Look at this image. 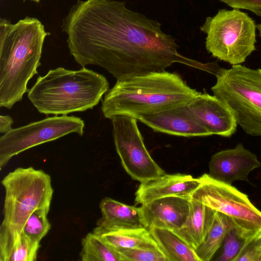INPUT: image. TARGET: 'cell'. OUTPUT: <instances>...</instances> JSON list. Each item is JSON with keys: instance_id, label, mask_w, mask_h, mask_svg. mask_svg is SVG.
Returning <instances> with one entry per match:
<instances>
[{"instance_id": "obj_1", "label": "cell", "mask_w": 261, "mask_h": 261, "mask_svg": "<svg viewBox=\"0 0 261 261\" xmlns=\"http://www.w3.org/2000/svg\"><path fill=\"white\" fill-rule=\"evenodd\" d=\"M62 29L79 64L98 65L117 81L164 71L175 63L207 69V64L180 54L159 21L128 9L124 2L78 0Z\"/></svg>"}, {"instance_id": "obj_2", "label": "cell", "mask_w": 261, "mask_h": 261, "mask_svg": "<svg viewBox=\"0 0 261 261\" xmlns=\"http://www.w3.org/2000/svg\"><path fill=\"white\" fill-rule=\"evenodd\" d=\"M200 92L175 72H152L117 81L106 93L101 111L111 119L125 115L139 120L165 110L188 104Z\"/></svg>"}, {"instance_id": "obj_3", "label": "cell", "mask_w": 261, "mask_h": 261, "mask_svg": "<svg viewBox=\"0 0 261 261\" xmlns=\"http://www.w3.org/2000/svg\"><path fill=\"white\" fill-rule=\"evenodd\" d=\"M49 35L36 18L15 23L0 19V107L11 109L28 91L29 80L38 73L42 47Z\"/></svg>"}, {"instance_id": "obj_4", "label": "cell", "mask_w": 261, "mask_h": 261, "mask_svg": "<svg viewBox=\"0 0 261 261\" xmlns=\"http://www.w3.org/2000/svg\"><path fill=\"white\" fill-rule=\"evenodd\" d=\"M109 90L106 77L92 70L58 67L39 76L28 97L40 113L67 115L93 109Z\"/></svg>"}, {"instance_id": "obj_5", "label": "cell", "mask_w": 261, "mask_h": 261, "mask_svg": "<svg viewBox=\"0 0 261 261\" xmlns=\"http://www.w3.org/2000/svg\"><path fill=\"white\" fill-rule=\"evenodd\" d=\"M1 183L5 196L0 226V261H6L30 215L39 208L50 210L54 190L50 175L32 167L15 169Z\"/></svg>"}, {"instance_id": "obj_6", "label": "cell", "mask_w": 261, "mask_h": 261, "mask_svg": "<svg viewBox=\"0 0 261 261\" xmlns=\"http://www.w3.org/2000/svg\"><path fill=\"white\" fill-rule=\"evenodd\" d=\"M213 95L227 105L248 135L261 137V69L242 64L219 68Z\"/></svg>"}, {"instance_id": "obj_7", "label": "cell", "mask_w": 261, "mask_h": 261, "mask_svg": "<svg viewBox=\"0 0 261 261\" xmlns=\"http://www.w3.org/2000/svg\"><path fill=\"white\" fill-rule=\"evenodd\" d=\"M255 21L239 9H219L206 17L200 30L206 34L205 48L213 57L232 66L242 64L256 50Z\"/></svg>"}, {"instance_id": "obj_8", "label": "cell", "mask_w": 261, "mask_h": 261, "mask_svg": "<svg viewBox=\"0 0 261 261\" xmlns=\"http://www.w3.org/2000/svg\"><path fill=\"white\" fill-rule=\"evenodd\" d=\"M198 178L200 185L191 198L226 216L244 240L245 248L261 236V211L246 194L232 185L214 179L208 174Z\"/></svg>"}, {"instance_id": "obj_9", "label": "cell", "mask_w": 261, "mask_h": 261, "mask_svg": "<svg viewBox=\"0 0 261 261\" xmlns=\"http://www.w3.org/2000/svg\"><path fill=\"white\" fill-rule=\"evenodd\" d=\"M84 126L79 117L55 115L11 129L0 138L1 170L13 156L32 147L71 133L83 136Z\"/></svg>"}, {"instance_id": "obj_10", "label": "cell", "mask_w": 261, "mask_h": 261, "mask_svg": "<svg viewBox=\"0 0 261 261\" xmlns=\"http://www.w3.org/2000/svg\"><path fill=\"white\" fill-rule=\"evenodd\" d=\"M116 151L126 173L140 183L166 173L148 151L137 125V119L117 115L111 119Z\"/></svg>"}, {"instance_id": "obj_11", "label": "cell", "mask_w": 261, "mask_h": 261, "mask_svg": "<svg viewBox=\"0 0 261 261\" xmlns=\"http://www.w3.org/2000/svg\"><path fill=\"white\" fill-rule=\"evenodd\" d=\"M260 166L257 156L240 143L233 148L221 150L212 155L208 175L229 185L236 181L249 182L250 173Z\"/></svg>"}, {"instance_id": "obj_12", "label": "cell", "mask_w": 261, "mask_h": 261, "mask_svg": "<svg viewBox=\"0 0 261 261\" xmlns=\"http://www.w3.org/2000/svg\"><path fill=\"white\" fill-rule=\"evenodd\" d=\"M187 106L212 135L230 137L236 133L238 125L233 113L214 95L200 93Z\"/></svg>"}, {"instance_id": "obj_13", "label": "cell", "mask_w": 261, "mask_h": 261, "mask_svg": "<svg viewBox=\"0 0 261 261\" xmlns=\"http://www.w3.org/2000/svg\"><path fill=\"white\" fill-rule=\"evenodd\" d=\"M139 120L155 132L169 135L186 137L212 135L191 112L187 104L172 107Z\"/></svg>"}, {"instance_id": "obj_14", "label": "cell", "mask_w": 261, "mask_h": 261, "mask_svg": "<svg viewBox=\"0 0 261 261\" xmlns=\"http://www.w3.org/2000/svg\"><path fill=\"white\" fill-rule=\"evenodd\" d=\"M200 183L199 178L191 175L165 173L141 183L135 193V202L136 204L142 205L166 197L191 198Z\"/></svg>"}, {"instance_id": "obj_15", "label": "cell", "mask_w": 261, "mask_h": 261, "mask_svg": "<svg viewBox=\"0 0 261 261\" xmlns=\"http://www.w3.org/2000/svg\"><path fill=\"white\" fill-rule=\"evenodd\" d=\"M190 199L170 196L141 205L146 228L156 227L173 231L178 229L189 215Z\"/></svg>"}, {"instance_id": "obj_16", "label": "cell", "mask_w": 261, "mask_h": 261, "mask_svg": "<svg viewBox=\"0 0 261 261\" xmlns=\"http://www.w3.org/2000/svg\"><path fill=\"white\" fill-rule=\"evenodd\" d=\"M99 207L101 217L97 221V226L108 229L146 228L141 207L106 197L101 200Z\"/></svg>"}, {"instance_id": "obj_17", "label": "cell", "mask_w": 261, "mask_h": 261, "mask_svg": "<svg viewBox=\"0 0 261 261\" xmlns=\"http://www.w3.org/2000/svg\"><path fill=\"white\" fill-rule=\"evenodd\" d=\"M190 204L189 213L185 222L174 232L195 250L211 229L216 211L192 198Z\"/></svg>"}, {"instance_id": "obj_18", "label": "cell", "mask_w": 261, "mask_h": 261, "mask_svg": "<svg viewBox=\"0 0 261 261\" xmlns=\"http://www.w3.org/2000/svg\"><path fill=\"white\" fill-rule=\"evenodd\" d=\"M93 232L118 252L136 247H160L147 228L108 229L97 226Z\"/></svg>"}, {"instance_id": "obj_19", "label": "cell", "mask_w": 261, "mask_h": 261, "mask_svg": "<svg viewBox=\"0 0 261 261\" xmlns=\"http://www.w3.org/2000/svg\"><path fill=\"white\" fill-rule=\"evenodd\" d=\"M149 230L170 261H200L195 250L174 231L156 227Z\"/></svg>"}, {"instance_id": "obj_20", "label": "cell", "mask_w": 261, "mask_h": 261, "mask_svg": "<svg viewBox=\"0 0 261 261\" xmlns=\"http://www.w3.org/2000/svg\"><path fill=\"white\" fill-rule=\"evenodd\" d=\"M233 226L222 214L216 212L213 225L203 242L195 250L200 261L211 260L220 249Z\"/></svg>"}, {"instance_id": "obj_21", "label": "cell", "mask_w": 261, "mask_h": 261, "mask_svg": "<svg viewBox=\"0 0 261 261\" xmlns=\"http://www.w3.org/2000/svg\"><path fill=\"white\" fill-rule=\"evenodd\" d=\"M80 257L82 261H122L119 253L93 232L82 239Z\"/></svg>"}, {"instance_id": "obj_22", "label": "cell", "mask_w": 261, "mask_h": 261, "mask_svg": "<svg viewBox=\"0 0 261 261\" xmlns=\"http://www.w3.org/2000/svg\"><path fill=\"white\" fill-rule=\"evenodd\" d=\"M49 211L43 208L35 210L28 219L21 233L32 241L40 243L51 227L47 218Z\"/></svg>"}, {"instance_id": "obj_23", "label": "cell", "mask_w": 261, "mask_h": 261, "mask_svg": "<svg viewBox=\"0 0 261 261\" xmlns=\"http://www.w3.org/2000/svg\"><path fill=\"white\" fill-rule=\"evenodd\" d=\"M40 243L32 241L21 233L6 261H34L37 259Z\"/></svg>"}, {"instance_id": "obj_24", "label": "cell", "mask_w": 261, "mask_h": 261, "mask_svg": "<svg viewBox=\"0 0 261 261\" xmlns=\"http://www.w3.org/2000/svg\"><path fill=\"white\" fill-rule=\"evenodd\" d=\"M222 245L221 253L216 260L236 261L245 248V242L232 227L227 232Z\"/></svg>"}, {"instance_id": "obj_25", "label": "cell", "mask_w": 261, "mask_h": 261, "mask_svg": "<svg viewBox=\"0 0 261 261\" xmlns=\"http://www.w3.org/2000/svg\"><path fill=\"white\" fill-rule=\"evenodd\" d=\"M119 253L122 261H170L160 247H136Z\"/></svg>"}, {"instance_id": "obj_26", "label": "cell", "mask_w": 261, "mask_h": 261, "mask_svg": "<svg viewBox=\"0 0 261 261\" xmlns=\"http://www.w3.org/2000/svg\"><path fill=\"white\" fill-rule=\"evenodd\" d=\"M235 9H245L261 17V0H219Z\"/></svg>"}, {"instance_id": "obj_27", "label": "cell", "mask_w": 261, "mask_h": 261, "mask_svg": "<svg viewBox=\"0 0 261 261\" xmlns=\"http://www.w3.org/2000/svg\"><path fill=\"white\" fill-rule=\"evenodd\" d=\"M13 120L12 117L9 115L0 116V133L6 134L10 131L12 128Z\"/></svg>"}, {"instance_id": "obj_28", "label": "cell", "mask_w": 261, "mask_h": 261, "mask_svg": "<svg viewBox=\"0 0 261 261\" xmlns=\"http://www.w3.org/2000/svg\"><path fill=\"white\" fill-rule=\"evenodd\" d=\"M255 242L257 243V244L258 245V246L261 249V236L258 237L257 239H255L254 240Z\"/></svg>"}, {"instance_id": "obj_29", "label": "cell", "mask_w": 261, "mask_h": 261, "mask_svg": "<svg viewBox=\"0 0 261 261\" xmlns=\"http://www.w3.org/2000/svg\"><path fill=\"white\" fill-rule=\"evenodd\" d=\"M256 29L259 31V35L261 37V23L256 24Z\"/></svg>"}, {"instance_id": "obj_30", "label": "cell", "mask_w": 261, "mask_h": 261, "mask_svg": "<svg viewBox=\"0 0 261 261\" xmlns=\"http://www.w3.org/2000/svg\"><path fill=\"white\" fill-rule=\"evenodd\" d=\"M24 2L26 0H23ZM31 1H33L34 2H36V3H38L40 2V0H30Z\"/></svg>"}]
</instances>
